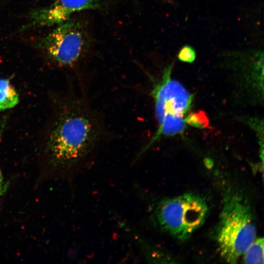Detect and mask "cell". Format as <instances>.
Wrapping results in <instances>:
<instances>
[{"label": "cell", "instance_id": "obj_3", "mask_svg": "<svg viewBox=\"0 0 264 264\" xmlns=\"http://www.w3.org/2000/svg\"><path fill=\"white\" fill-rule=\"evenodd\" d=\"M172 66L165 69L162 79L153 87L158 129L150 141L140 151L138 156L162 136H172L181 132L185 127L184 116L192 100L191 95L178 82L171 79Z\"/></svg>", "mask_w": 264, "mask_h": 264}, {"label": "cell", "instance_id": "obj_9", "mask_svg": "<svg viewBox=\"0 0 264 264\" xmlns=\"http://www.w3.org/2000/svg\"><path fill=\"white\" fill-rule=\"evenodd\" d=\"M185 121L192 126L200 128H205L209 124L207 117L202 111L190 113L186 117Z\"/></svg>", "mask_w": 264, "mask_h": 264}, {"label": "cell", "instance_id": "obj_7", "mask_svg": "<svg viewBox=\"0 0 264 264\" xmlns=\"http://www.w3.org/2000/svg\"><path fill=\"white\" fill-rule=\"evenodd\" d=\"M19 102V94L10 80L0 78V113L15 107Z\"/></svg>", "mask_w": 264, "mask_h": 264}, {"label": "cell", "instance_id": "obj_1", "mask_svg": "<svg viewBox=\"0 0 264 264\" xmlns=\"http://www.w3.org/2000/svg\"><path fill=\"white\" fill-rule=\"evenodd\" d=\"M49 114L39 134L40 159L49 170L66 174L85 166L105 137L97 112L71 91L48 92Z\"/></svg>", "mask_w": 264, "mask_h": 264}, {"label": "cell", "instance_id": "obj_10", "mask_svg": "<svg viewBox=\"0 0 264 264\" xmlns=\"http://www.w3.org/2000/svg\"><path fill=\"white\" fill-rule=\"evenodd\" d=\"M9 117V112H5L0 116V145L4 132ZM8 184L6 183L2 175L0 169V200L7 189Z\"/></svg>", "mask_w": 264, "mask_h": 264}, {"label": "cell", "instance_id": "obj_6", "mask_svg": "<svg viewBox=\"0 0 264 264\" xmlns=\"http://www.w3.org/2000/svg\"><path fill=\"white\" fill-rule=\"evenodd\" d=\"M100 7L98 0H55L48 6L32 11L22 29L57 25L76 12Z\"/></svg>", "mask_w": 264, "mask_h": 264}, {"label": "cell", "instance_id": "obj_11", "mask_svg": "<svg viewBox=\"0 0 264 264\" xmlns=\"http://www.w3.org/2000/svg\"><path fill=\"white\" fill-rule=\"evenodd\" d=\"M196 57L195 49L191 46L185 45L179 51L178 58L179 60L187 63H192Z\"/></svg>", "mask_w": 264, "mask_h": 264}, {"label": "cell", "instance_id": "obj_5", "mask_svg": "<svg viewBox=\"0 0 264 264\" xmlns=\"http://www.w3.org/2000/svg\"><path fill=\"white\" fill-rule=\"evenodd\" d=\"M88 37L83 23L69 19L57 25L41 39L39 45L53 66L70 68L80 60L88 46Z\"/></svg>", "mask_w": 264, "mask_h": 264}, {"label": "cell", "instance_id": "obj_8", "mask_svg": "<svg viewBox=\"0 0 264 264\" xmlns=\"http://www.w3.org/2000/svg\"><path fill=\"white\" fill-rule=\"evenodd\" d=\"M243 255L245 264H264L263 238H256Z\"/></svg>", "mask_w": 264, "mask_h": 264}, {"label": "cell", "instance_id": "obj_4", "mask_svg": "<svg viewBox=\"0 0 264 264\" xmlns=\"http://www.w3.org/2000/svg\"><path fill=\"white\" fill-rule=\"evenodd\" d=\"M208 213L202 198L186 193L161 200L155 207L153 219L162 232L184 241L204 224Z\"/></svg>", "mask_w": 264, "mask_h": 264}, {"label": "cell", "instance_id": "obj_2", "mask_svg": "<svg viewBox=\"0 0 264 264\" xmlns=\"http://www.w3.org/2000/svg\"><path fill=\"white\" fill-rule=\"evenodd\" d=\"M222 198L215 239L222 259L235 264L256 238L257 229L251 205L242 191L227 185Z\"/></svg>", "mask_w": 264, "mask_h": 264}]
</instances>
